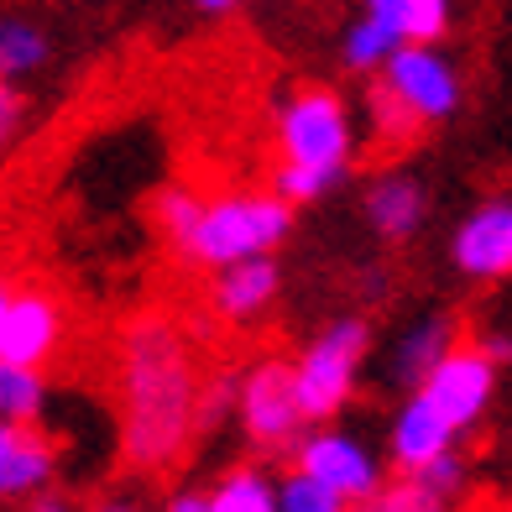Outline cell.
Returning a JSON list of instances; mask_svg holds the SVG:
<instances>
[{"label":"cell","mask_w":512,"mask_h":512,"mask_svg":"<svg viewBox=\"0 0 512 512\" xmlns=\"http://www.w3.org/2000/svg\"><path fill=\"white\" fill-rule=\"evenodd\" d=\"M121 455L136 471H168L204 424V377L189 335L168 314H136L115 351Z\"/></svg>","instance_id":"obj_1"},{"label":"cell","mask_w":512,"mask_h":512,"mask_svg":"<svg viewBox=\"0 0 512 512\" xmlns=\"http://www.w3.org/2000/svg\"><path fill=\"white\" fill-rule=\"evenodd\" d=\"M288 236H293V209L277 199L272 189H267V194L236 189V194L204 199V215H199V225L189 230V241L178 246V256L215 277V272L236 267V262L272 256Z\"/></svg>","instance_id":"obj_2"},{"label":"cell","mask_w":512,"mask_h":512,"mask_svg":"<svg viewBox=\"0 0 512 512\" xmlns=\"http://www.w3.org/2000/svg\"><path fill=\"white\" fill-rule=\"evenodd\" d=\"M277 152H283V168H304L340 183L351 173L356 157V115L345 105L340 89L330 84H304L277 105Z\"/></svg>","instance_id":"obj_3"},{"label":"cell","mask_w":512,"mask_h":512,"mask_svg":"<svg viewBox=\"0 0 512 512\" xmlns=\"http://www.w3.org/2000/svg\"><path fill=\"white\" fill-rule=\"evenodd\" d=\"M371 351V324L366 319H335L293 356V382H298V403H304L309 424H330V418L356 398L361 366Z\"/></svg>","instance_id":"obj_4"},{"label":"cell","mask_w":512,"mask_h":512,"mask_svg":"<svg viewBox=\"0 0 512 512\" xmlns=\"http://www.w3.org/2000/svg\"><path fill=\"white\" fill-rule=\"evenodd\" d=\"M236 413L241 429L256 450H298L309 434L304 403H298V382H293V361L283 356H262L236 377Z\"/></svg>","instance_id":"obj_5"},{"label":"cell","mask_w":512,"mask_h":512,"mask_svg":"<svg viewBox=\"0 0 512 512\" xmlns=\"http://www.w3.org/2000/svg\"><path fill=\"white\" fill-rule=\"evenodd\" d=\"M377 89L398 105V115L413 131L445 126L465 100V79L445 48H398L377 74Z\"/></svg>","instance_id":"obj_6"},{"label":"cell","mask_w":512,"mask_h":512,"mask_svg":"<svg viewBox=\"0 0 512 512\" xmlns=\"http://www.w3.org/2000/svg\"><path fill=\"white\" fill-rule=\"evenodd\" d=\"M418 398L445 418L455 434L476 429L486 418V408H492V398H497V361L486 356L476 340H460L455 351L429 371V382L418 387Z\"/></svg>","instance_id":"obj_7"},{"label":"cell","mask_w":512,"mask_h":512,"mask_svg":"<svg viewBox=\"0 0 512 512\" xmlns=\"http://www.w3.org/2000/svg\"><path fill=\"white\" fill-rule=\"evenodd\" d=\"M293 471L314 476L319 486H330V492H340L351 507L371 502L382 492V460L371 455L366 439L345 434V429H314L304 434V445L293 450Z\"/></svg>","instance_id":"obj_8"},{"label":"cell","mask_w":512,"mask_h":512,"mask_svg":"<svg viewBox=\"0 0 512 512\" xmlns=\"http://www.w3.org/2000/svg\"><path fill=\"white\" fill-rule=\"evenodd\" d=\"M450 262L471 283H512V199H481L455 225Z\"/></svg>","instance_id":"obj_9"},{"label":"cell","mask_w":512,"mask_h":512,"mask_svg":"<svg viewBox=\"0 0 512 512\" xmlns=\"http://www.w3.org/2000/svg\"><path fill=\"white\" fill-rule=\"evenodd\" d=\"M63 345V304L42 288H21L6 309V330H0V361L42 371Z\"/></svg>","instance_id":"obj_10"},{"label":"cell","mask_w":512,"mask_h":512,"mask_svg":"<svg viewBox=\"0 0 512 512\" xmlns=\"http://www.w3.org/2000/svg\"><path fill=\"white\" fill-rule=\"evenodd\" d=\"M361 215H366V225L377 230L382 241L403 246V241H413L418 230H424V220H429V194H424V183H418V178L387 168V173H377V178L366 183Z\"/></svg>","instance_id":"obj_11"},{"label":"cell","mask_w":512,"mask_h":512,"mask_svg":"<svg viewBox=\"0 0 512 512\" xmlns=\"http://www.w3.org/2000/svg\"><path fill=\"white\" fill-rule=\"evenodd\" d=\"M392 465H398V476H424L434 460L455 455V429L439 418L418 392H408V403L392 413Z\"/></svg>","instance_id":"obj_12"},{"label":"cell","mask_w":512,"mask_h":512,"mask_svg":"<svg viewBox=\"0 0 512 512\" xmlns=\"http://www.w3.org/2000/svg\"><path fill=\"white\" fill-rule=\"evenodd\" d=\"M277 293H283V267L277 256H256V262H236L209 277V309L230 324H246V319H262Z\"/></svg>","instance_id":"obj_13"},{"label":"cell","mask_w":512,"mask_h":512,"mask_svg":"<svg viewBox=\"0 0 512 512\" xmlns=\"http://www.w3.org/2000/svg\"><path fill=\"white\" fill-rule=\"evenodd\" d=\"M455 345H460V324H455V314H424V319H413L408 330L392 340V361H387L392 387L418 392V387L429 382V371L445 361Z\"/></svg>","instance_id":"obj_14"},{"label":"cell","mask_w":512,"mask_h":512,"mask_svg":"<svg viewBox=\"0 0 512 512\" xmlns=\"http://www.w3.org/2000/svg\"><path fill=\"white\" fill-rule=\"evenodd\" d=\"M58 445L37 424H0V497H32L53 481Z\"/></svg>","instance_id":"obj_15"},{"label":"cell","mask_w":512,"mask_h":512,"mask_svg":"<svg viewBox=\"0 0 512 512\" xmlns=\"http://www.w3.org/2000/svg\"><path fill=\"white\" fill-rule=\"evenodd\" d=\"M366 16L403 42V48H439L455 27V0H361Z\"/></svg>","instance_id":"obj_16"},{"label":"cell","mask_w":512,"mask_h":512,"mask_svg":"<svg viewBox=\"0 0 512 512\" xmlns=\"http://www.w3.org/2000/svg\"><path fill=\"white\" fill-rule=\"evenodd\" d=\"M398 48H403V42L392 37L377 16H366V11L340 32V63L351 68V74H382Z\"/></svg>","instance_id":"obj_17"},{"label":"cell","mask_w":512,"mask_h":512,"mask_svg":"<svg viewBox=\"0 0 512 512\" xmlns=\"http://www.w3.org/2000/svg\"><path fill=\"white\" fill-rule=\"evenodd\" d=\"M48 32L32 27V21H21V16H0V84H11V79H27L37 74L42 63H48Z\"/></svg>","instance_id":"obj_18"},{"label":"cell","mask_w":512,"mask_h":512,"mask_svg":"<svg viewBox=\"0 0 512 512\" xmlns=\"http://www.w3.org/2000/svg\"><path fill=\"white\" fill-rule=\"evenodd\" d=\"M209 512H277V481L241 465V471H225L209 492Z\"/></svg>","instance_id":"obj_19"},{"label":"cell","mask_w":512,"mask_h":512,"mask_svg":"<svg viewBox=\"0 0 512 512\" xmlns=\"http://www.w3.org/2000/svg\"><path fill=\"white\" fill-rule=\"evenodd\" d=\"M42 403H48L42 371L0 361V424H32V418L42 413Z\"/></svg>","instance_id":"obj_20"},{"label":"cell","mask_w":512,"mask_h":512,"mask_svg":"<svg viewBox=\"0 0 512 512\" xmlns=\"http://www.w3.org/2000/svg\"><path fill=\"white\" fill-rule=\"evenodd\" d=\"M199 215H204V194L189 189V183H168V189L152 199V220H157V230H162L173 246L189 241V230L199 225Z\"/></svg>","instance_id":"obj_21"},{"label":"cell","mask_w":512,"mask_h":512,"mask_svg":"<svg viewBox=\"0 0 512 512\" xmlns=\"http://www.w3.org/2000/svg\"><path fill=\"white\" fill-rule=\"evenodd\" d=\"M277 512H356V507L340 492H330V486H319L314 476L288 471L283 481H277Z\"/></svg>","instance_id":"obj_22"},{"label":"cell","mask_w":512,"mask_h":512,"mask_svg":"<svg viewBox=\"0 0 512 512\" xmlns=\"http://www.w3.org/2000/svg\"><path fill=\"white\" fill-rule=\"evenodd\" d=\"M356 512H450V502L429 492L424 481H413V476H398V481H387L371 502H361Z\"/></svg>","instance_id":"obj_23"},{"label":"cell","mask_w":512,"mask_h":512,"mask_svg":"<svg viewBox=\"0 0 512 512\" xmlns=\"http://www.w3.org/2000/svg\"><path fill=\"white\" fill-rule=\"evenodd\" d=\"M413 481H424L429 492H439V497L450 502V497L460 492V486H465V460H460V450H455V455H445V460H434L429 471H424V476H413Z\"/></svg>","instance_id":"obj_24"},{"label":"cell","mask_w":512,"mask_h":512,"mask_svg":"<svg viewBox=\"0 0 512 512\" xmlns=\"http://www.w3.org/2000/svg\"><path fill=\"white\" fill-rule=\"evenodd\" d=\"M16 121H21V100H16L11 84H0V142L16 131Z\"/></svg>","instance_id":"obj_25"},{"label":"cell","mask_w":512,"mask_h":512,"mask_svg":"<svg viewBox=\"0 0 512 512\" xmlns=\"http://www.w3.org/2000/svg\"><path fill=\"white\" fill-rule=\"evenodd\" d=\"M162 512H209V492H178Z\"/></svg>","instance_id":"obj_26"},{"label":"cell","mask_w":512,"mask_h":512,"mask_svg":"<svg viewBox=\"0 0 512 512\" xmlns=\"http://www.w3.org/2000/svg\"><path fill=\"white\" fill-rule=\"evenodd\" d=\"M27 512H74V502H68V497H37Z\"/></svg>","instance_id":"obj_27"},{"label":"cell","mask_w":512,"mask_h":512,"mask_svg":"<svg viewBox=\"0 0 512 512\" xmlns=\"http://www.w3.org/2000/svg\"><path fill=\"white\" fill-rule=\"evenodd\" d=\"M194 6H199V11H209V16H220V11H236L241 0H194Z\"/></svg>","instance_id":"obj_28"},{"label":"cell","mask_w":512,"mask_h":512,"mask_svg":"<svg viewBox=\"0 0 512 512\" xmlns=\"http://www.w3.org/2000/svg\"><path fill=\"white\" fill-rule=\"evenodd\" d=\"M11 298H16V288L0 277V330H6V309H11Z\"/></svg>","instance_id":"obj_29"},{"label":"cell","mask_w":512,"mask_h":512,"mask_svg":"<svg viewBox=\"0 0 512 512\" xmlns=\"http://www.w3.org/2000/svg\"><path fill=\"white\" fill-rule=\"evenodd\" d=\"M89 512H142L136 502H100V507H89Z\"/></svg>","instance_id":"obj_30"}]
</instances>
